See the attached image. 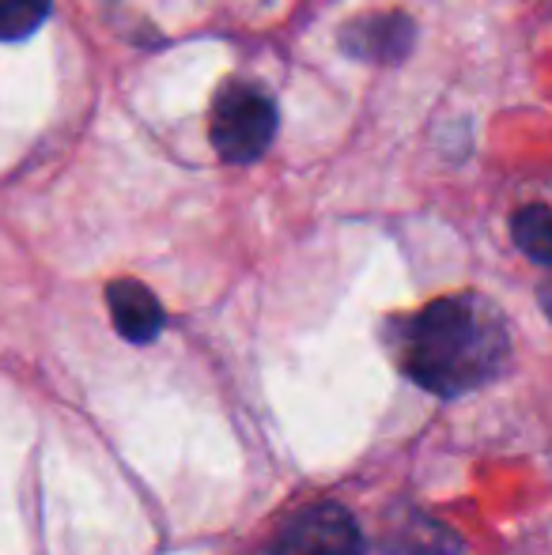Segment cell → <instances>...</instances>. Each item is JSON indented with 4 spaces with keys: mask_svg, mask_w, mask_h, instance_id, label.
Returning a JSON list of instances; mask_svg holds the SVG:
<instances>
[{
    "mask_svg": "<svg viewBox=\"0 0 552 555\" xmlns=\"http://www.w3.org/2000/svg\"><path fill=\"white\" fill-rule=\"evenodd\" d=\"M511 234H515V246L523 249L530 261L552 264V208L545 205H526L511 220Z\"/></svg>",
    "mask_w": 552,
    "mask_h": 555,
    "instance_id": "8992f818",
    "label": "cell"
},
{
    "mask_svg": "<svg viewBox=\"0 0 552 555\" xmlns=\"http://www.w3.org/2000/svg\"><path fill=\"white\" fill-rule=\"evenodd\" d=\"M277 137V106L261 88L231 80L220 88L208 117V140L223 163H254Z\"/></svg>",
    "mask_w": 552,
    "mask_h": 555,
    "instance_id": "7a4b0ae2",
    "label": "cell"
},
{
    "mask_svg": "<svg viewBox=\"0 0 552 555\" xmlns=\"http://www.w3.org/2000/svg\"><path fill=\"white\" fill-rule=\"evenodd\" d=\"M541 307H545V314H549V322H552V280L545 287H541Z\"/></svg>",
    "mask_w": 552,
    "mask_h": 555,
    "instance_id": "ba28073f",
    "label": "cell"
},
{
    "mask_svg": "<svg viewBox=\"0 0 552 555\" xmlns=\"http://www.w3.org/2000/svg\"><path fill=\"white\" fill-rule=\"evenodd\" d=\"M503 359L508 325L480 295H450L401 325V366L427 393H470L500 374Z\"/></svg>",
    "mask_w": 552,
    "mask_h": 555,
    "instance_id": "6da1fadb",
    "label": "cell"
},
{
    "mask_svg": "<svg viewBox=\"0 0 552 555\" xmlns=\"http://www.w3.org/2000/svg\"><path fill=\"white\" fill-rule=\"evenodd\" d=\"M273 555H363V537L345 506L314 503L287 521Z\"/></svg>",
    "mask_w": 552,
    "mask_h": 555,
    "instance_id": "3957f363",
    "label": "cell"
},
{
    "mask_svg": "<svg viewBox=\"0 0 552 555\" xmlns=\"http://www.w3.org/2000/svg\"><path fill=\"white\" fill-rule=\"evenodd\" d=\"M106 302H111L114 330L126 336L129 344H147L163 330V307L140 280H114L106 287Z\"/></svg>",
    "mask_w": 552,
    "mask_h": 555,
    "instance_id": "5b68a950",
    "label": "cell"
},
{
    "mask_svg": "<svg viewBox=\"0 0 552 555\" xmlns=\"http://www.w3.org/2000/svg\"><path fill=\"white\" fill-rule=\"evenodd\" d=\"M416 42V23L406 12H368L356 15L341 30V50L356 61H371V65H398L413 53Z\"/></svg>",
    "mask_w": 552,
    "mask_h": 555,
    "instance_id": "277c9868",
    "label": "cell"
},
{
    "mask_svg": "<svg viewBox=\"0 0 552 555\" xmlns=\"http://www.w3.org/2000/svg\"><path fill=\"white\" fill-rule=\"evenodd\" d=\"M50 0H0V42H23L46 20H50Z\"/></svg>",
    "mask_w": 552,
    "mask_h": 555,
    "instance_id": "52a82bcc",
    "label": "cell"
}]
</instances>
